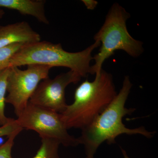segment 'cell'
<instances>
[{"instance_id":"9a60e30c","label":"cell","mask_w":158,"mask_h":158,"mask_svg":"<svg viewBox=\"0 0 158 158\" xmlns=\"http://www.w3.org/2000/svg\"><path fill=\"white\" fill-rule=\"evenodd\" d=\"M82 2L87 9L90 10H93L97 6L98 2L94 0H83Z\"/></svg>"},{"instance_id":"7a4b0ae2","label":"cell","mask_w":158,"mask_h":158,"mask_svg":"<svg viewBox=\"0 0 158 158\" xmlns=\"http://www.w3.org/2000/svg\"><path fill=\"white\" fill-rule=\"evenodd\" d=\"M116 94L112 75L102 69L93 81L86 80L77 88L73 102L60 114L62 121L68 130H82L105 110Z\"/></svg>"},{"instance_id":"2e32d148","label":"cell","mask_w":158,"mask_h":158,"mask_svg":"<svg viewBox=\"0 0 158 158\" xmlns=\"http://www.w3.org/2000/svg\"><path fill=\"white\" fill-rule=\"evenodd\" d=\"M121 150L122 153L123 155V158H130L128 156L126 152L124 149H123L122 148H121Z\"/></svg>"},{"instance_id":"7c38bea8","label":"cell","mask_w":158,"mask_h":158,"mask_svg":"<svg viewBox=\"0 0 158 158\" xmlns=\"http://www.w3.org/2000/svg\"><path fill=\"white\" fill-rule=\"evenodd\" d=\"M24 44L16 43L0 48V71L9 67V61Z\"/></svg>"},{"instance_id":"5b68a950","label":"cell","mask_w":158,"mask_h":158,"mask_svg":"<svg viewBox=\"0 0 158 158\" xmlns=\"http://www.w3.org/2000/svg\"><path fill=\"white\" fill-rule=\"evenodd\" d=\"M16 119L23 130L34 131L41 138L54 139L65 147L81 144L78 138L69 133L60 113L29 102Z\"/></svg>"},{"instance_id":"3957f363","label":"cell","mask_w":158,"mask_h":158,"mask_svg":"<svg viewBox=\"0 0 158 158\" xmlns=\"http://www.w3.org/2000/svg\"><path fill=\"white\" fill-rule=\"evenodd\" d=\"M100 46L98 41L84 50L69 52L64 50L61 44L40 41L23 45L11 57L9 67L25 65H41L53 67H65L85 77L90 74V62L93 60V51Z\"/></svg>"},{"instance_id":"52a82bcc","label":"cell","mask_w":158,"mask_h":158,"mask_svg":"<svg viewBox=\"0 0 158 158\" xmlns=\"http://www.w3.org/2000/svg\"><path fill=\"white\" fill-rule=\"evenodd\" d=\"M81 78L78 74L70 70L53 79H44L37 86L29 102L61 114L68 105L65 96L66 87L72 83L77 84Z\"/></svg>"},{"instance_id":"e0dca14e","label":"cell","mask_w":158,"mask_h":158,"mask_svg":"<svg viewBox=\"0 0 158 158\" xmlns=\"http://www.w3.org/2000/svg\"><path fill=\"white\" fill-rule=\"evenodd\" d=\"M5 13V11H4V10L0 9V19L2 18Z\"/></svg>"},{"instance_id":"4fadbf2b","label":"cell","mask_w":158,"mask_h":158,"mask_svg":"<svg viewBox=\"0 0 158 158\" xmlns=\"http://www.w3.org/2000/svg\"><path fill=\"white\" fill-rule=\"evenodd\" d=\"M23 130L21 127L18 128L8 137V139L5 143L0 145V158H12L11 152L15 140Z\"/></svg>"},{"instance_id":"8fae6325","label":"cell","mask_w":158,"mask_h":158,"mask_svg":"<svg viewBox=\"0 0 158 158\" xmlns=\"http://www.w3.org/2000/svg\"><path fill=\"white\" fill-rule=\"evenodd\" d=\"M60 143L54 139L41 138V144L33 158H59Z\"/></svg>"},{"instance_id":"9c48e42d","label":"cell","mask_w":158,"mask_h":158,"mask_svg":"<svg viewBox=\"0 0 158 158\" xmlns=\"http://www.w3.org/2000/svg\"><path fill=\"white\" fill-rule=\"evenodd\" d=\"M43 0H0V8L16 10L23 15L33 16L40 23L49 24Z\"/></svg>"},{"instance_id":"ba28073f","label":"cell","mask_w":158,"mask_h":158,"mask_svg":"<svg viewBox=\"0 0 158 158\" xmlns=\"http://www.w3.org/2000/svg\"><path fill=\"white\" fill-rule=\"evenodd\" d=\"M40 41V35L27 22L0 26V48L14 44H27Z\"/></svg>"},{"instance_id":"5bb4252c","label":"cell","mask_w":158,"mask_h":158,"mask_svg":"<svg viewBox=\"0 0 158 158\" xmlns=\"http://www.w3.org/2000/svg\"><path fill=\"white\" fill-rule=\"evenodd\" d=\"M20 127L16 121V119H14V120L8 124L0 127V138L6 136L9 137L13 132Z\"/></svg>"},{"instance_id":"6da1fadb","label":"cell","mask_w":158,"mask_h":158,"mask_svg":"<svg viewBox=\"0 0 158 158\" xmlns=\"http://www.w3.org/2000/svg\"><path fill=\"white\" fill-rule=\"evenodd\" d=\"M132 87L129 77H125L121 89L110 105L90 124L81 130V135L78 138L85 147V158H94L97 151L104 142L114 144L116 138L123 134L141 135L148 138L154 135L155 132L149 131L144 127L129 128L123 123L125 116L131 115L135 110L125 107Z\"/></svg>"},{"instance_id":"8992f818","label":"cell","mask_w":158,"mask_h":158,"mask_svg":"<svg viewBox=\"0 0 158 158\" xmlns=\"http://www.w3.org/2000/svg\"><path fill=\"white\" fill-rule=\"evenodd\" d=\"M52 68L48 65L36 64L28 65L24 70L16 66L9 67L6 102L12 105L17 117L27 107L39 83L49 77Z\"/></svg>"},{"instance_id":"277c9868","label":"cell","mask_w":158,"mask_h":158,"mask_svg":"<svg viewBox=\"0 0 158 158\" xmlns=\"http://www.w3.org/2000/svg\"><path fill=\"white\" fill-rule=\"evenodd\" d=\"M129 17V13L117 3L111 7L104 23L94 38L100 42L101 47L93 57L94 64L90 66V74L99 73L104 62L116 51H124L133 57L139 56L144 52L142 42L133 38L127 31L126 22Z\"/></svg>"},{"instance_id":"30bf717a","label":"cell","mask_w":158,"mask_h":158,"mask_svg":"<svg viewBox=\"0 0 158 158\" xmlns=\"http://www.w3.org/2000/svg\"><path fill=\"white\" fill-rule=\"evenodd\" d=\"M9 72V67L0 71V125L1 126L8 124L14 120V118H8L5 114L7 78Z\"/></svg>"}]
</instances>
